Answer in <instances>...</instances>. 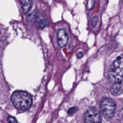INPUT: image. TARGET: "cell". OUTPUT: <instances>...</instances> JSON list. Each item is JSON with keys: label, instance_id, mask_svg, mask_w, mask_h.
<instances>
[{"label": "cell", "instance_id": "8992f818", "mask_svg": "<svg viewBox=\"0 0 123 123\" xmlns=\"http://www.w3.org/2000/svg\"><path fill=\"white\" fill-rule=\"evenodd\" d=\"M35 23L36 26L40 29H43L48 25V20L43 14L37 13L35 17Z\"/></svg>", "mask_w": 123, "mask_h": 123}, {"label": "cell", "instance_id": "9c48e42d", "mask_svg": "<svg viewBox=\"0 0 123 123\" xmlns=\"http://www.w3.org/2000/svg\"><path fill=\"white\" fill-rule=\"evenodd\" d=\"M95 4V0H88L86 3V8L88 10H91Z\"/></svg>", "mask_w": 123, "mask_h": 123}, {"label": "cell", "instance_id": "7a4b0ae2", "mask_svg": "<svg viewBox=\"0 0 123 123\" xmlns=\"http://www.w3.org/2000/svg\"><path fill=\"white\" fill-rule=\"evenodd\" d=\"M123 56H119L112 64L108 73V78L112 84L120 82L123 80Z\"/></svg>", "mask_w": 123, "mask_h": 123}, {"label": "cell", "instance_id": "8fae6325", "mask_svg": "<svg viewBox=\"0 0 123 123\" xmlns=\"http://www.w3.org/2000/svg\"><path fill=\"white\" fill-rule=\"evenodd\" d=\"M98 18L97 16H95L92 18L91 23H92V25L94 27H95V26H96V25L97 24V22H98Z\"/></svg>", "mask_w": 123, "mask_h": 123}, {"label": "cell", "instance_id": "7c38bea8", "mask_svg": "<svg viewBox=\"0 0 123 123\" xmlns=\"http://www.w3.org/2000/svg\"><path fill=\"white\" fill-rule=\"evenodd\" d=\"M8 123H17V120L14 117H9L8 118Z\"/></svg>", "mask_w": 123, "mask_h": 123}, {"label": "cell", "instance_id": "52a82bcc", "mask_svg": "<svg viewBox=\"0 0 123 123\" xmlns=\"http://www.w3.org/2000/svg\"><path fill=\"white\" fill-rule=\"evenodd\" d=\"M111 92L115 96H118L123 92L122 82L113 83L111 88Z\"/></svg>", "mask_w": 123, "mask_h": 123}, {"label": "cell", "instance_id": "5b68a950", "mask_svg": "<svg viewBox=\"0 0 123 123\" xmlns=\"http://www.w3.org/2000/svg\"><path fill=\"white\" fill-rule=\"evenodd\" d=\"M58 43L60 47H64L67 45L68 41V37L67 32L64 29H60L57 33Z\"/></svg>", "mask_w": 123, "mask_h": 123}, {"label": "cell", "instance_id": "3957f363", "mask_svg": "<svg viewBox=\"0 0 123 123\" xmlns=\"http://www.w3.org/2000/svg\"><path fill=\"white\" fill-rule=\"evenodd\" d=\"M100 108L102 113L106 118H112L116 111V105L111 98H103L101 102Z\"/></svg>", "mask_w": 123, "mask_h": 123}, {"label": "cell", "instance_id": "4fadbf2b", "mask_svg": "<svg viewBox=\"0 0 123 123\" xmlns=\"http://www.w3.org/2000/svg\"><path fill=\"white\" fill-rule=\"evenodd\" d=\"M83 55H84V53H83L82 52H79L78 53V54H77V56H78V57L79 58H80L82 57Z\"/></svg>", "mask_w": 123, "mask_h": 123}, {"label": "cell", "instance_id": "6da1fadb", "mask_svg": "<svg viewBox=\"0 0 123 123\" xmlns=\"http://www.w3.org/2000/svg\"><path fill=\"white\" fill-rule=\"evenodd\" d=\"M11 101L16 108L22 111L30 108L32 103L31 95L23 91H16L13 92L11 97Z\"/></svg>", "mask_w": 123, "mask_h": 123}, {"label": "cell", "instance_id": "277c9868", "mask_svg": "<svg viewBox=\"0 0 123 123\" xmlns=\"http://www.w3.org/2000/svg\"><path fill=\"white\" fill-rule=\"evenodd\" d=\"M102 118L99 111L94 108H91L85 114V123H102Z\"/></svg>", "mask_w": 123, "mask_h": 123}, {"label": "cell", "instance_id": "30bf717a", "mask_svg": "<svg viewBox=\"0 0 123 123\" xmlns=\"http://www.w3.org/2000/svg\"><path fill=\"white\" fill-rule=\"evenodd\" d=\"M78 108H77V107H73V108H70V109L68 110V114H70V115H73V114H74V113L78 111Z\"/></svg>", "mask_w": 123, "mask_h": 123}, {"label": "cell", "instance_id": "ba28073f", "mask_svg": "<svg viewBox=\"0 0 123 123\" xmlns=\"http://www.w3.org/2000/svg\"><path fill=\"white\" fill-rule=\"evenodd\" d=\"M20 3L22 4L23 12L24 13H28L30 11L32 6V0H20Z\"/></svg>", "mask_w": 123, "mask_h": 123}]
</instances>
